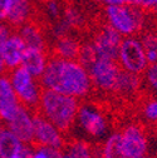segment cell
<instances>
[{"label": "cell", "mask_w": 157, "mask_h": 158, "mask_svg": "<svg viewBox=\"0 0 157 158\" xmlns=\"http://www.w3.org/2000/svg\"><path fill=\"white\" fill-rule=\"evenodd\" d=\"M45 11L52 19H58L62 15V6L58 0H48L45 3Z\"/></svg>", "instance_id": "83f0119b"}, {"label": "cell", "mask_w": 157, "mask_h": 158, "mask_svg": "<svg viewBox=\"0 0 157 158\" xmlns=\"http://www.w3.org/2000/svg\"><path fill=\"white\" fill-rule=\"evenodd\" d=\"M10 5H11V0H0V22H5Z\"/></svg>", "instance_id": "4dcf8cb0"}, {"label": "cell", "mask_w": 157, "mask_h": 158, "mask_svg": "<svg viewBox=\"0 0 157 158\" xmlns=\"http://www.w3.org/2000/svg\"><path fill=\"white\" fill-rule=\"evenodd\" d=\"M11 27L5 23V22H0V74L5 73L6 70V67L4 64V60H3V56H2V49H3V45L5 43V40L8 39V36L11 34Z\"/></svg>", "instance_id": "484cf974"}, {"label": "cell", "mask_w": 157, "mask_h": 158, "mask_svg": "<svg viewBox=\"0 0 157 158\" xmlns=\"http://www.w3.org/2000/svg\"><path fill=\"white\" fill-rule=\"evenodd\" d=\"M75 123L91 139L102 141L108 134L109 122L106 114L93 104H79Z\"/></svg>", "instance_id": "8992f818"}, {"label": "cell", "mask_w": 157, "mask_h": 158, "mask_svg": "<svg viewBox=\"0 0 157 158\" xmlns=\"http://www.w3.org/2000/svg\"><path fill=\"white\" fill-rule=\"evenodd\" d=\"M91 2H94V3H100V0H91Z\"/></svg>", "instance_id": "1f68e13d"}, {"label": "cell", "mask_w": 157, "mask_h": 158, "mask_svg": "<svg viewBox=\"0 0 157 158\" xmlns=\"http://www.w3.org/2000/svg\"><path fill=\"white\" fill-rule=\"evenodd\" d=\"M142 115L151 123H157V98H151L142 106Z\"/></svg>", "instance_id": "d4e9b609"}, {"label": "cell", "mask_w": 157, "mask_h": 158, "mask_svg": "<svg viewBox=\"0 0 157 158\" xmlns=\"http://www.w3.org/2000/svg\"><path fill=\"white\" fill-rule=\"evenodd\" d=\"M62 152H63V157H68V158H88L95 154L91 144L82 139H75L69 143L66 142Z\"/></svg>", "instance_id": "ffe728a7"}, {"label": "cell", "mask_w": 157, "mask_h": 158, "mask_svg": "<svg viewBox=\"0 0 157 158\" xmlns=\"http://www.w3.org/2000/svg\"><path fill=\"white\" fill-rule=\"evenodd\" d=\"M8 77L20 103L33 110L36 109L43 92V87L39 83V79L20 65L10 69Z\"/></svg>", "instance_id": "277c9868"}, {"label": "cell", "mask_w": 157, "mask_h": 158, "mask_svg": "<svg viewBox=\"0 0 157 158\" xmlns=\"http://www.w3.org/2000/svg\"><path fill=\"white\" fill-rule=\"evenodd\" d=\"M25 49H27V45L22 39V36L19 35V33L11 31V34L8 36L2 49V56L6 69L10 70L20 65Z\"/></svg>", "instance_id": "5bb4252c"}, {"label": "cell", "mask_w": 157, "mask_h": 158, "mask_svg": "<svg viewBox=\"0 0 157 158\" xmlns=\"http://www.w3.org/2000/svg\"><path fill=\"white\" fill-rule=\"evenodd\" d=\"M104 16L107 24L122 36L138 34L145 23V10L134 4L106 5Z\"/></svg>", "instance_id": "3957f363"}, {"label": "cell", "mask_w": 157, "mask_h": 158, "mask_svg": "<svg viewBox=\"0 0 157 158\" xmlns=\"http://www.w3.org/2000/svg\"><path fill=\"white\" fill-rule=\"evenodd\" d=\"M97 58H98V55H97V52H95L92 42L86 43V44H81V49H79V53H78L77 60L84 68H88Z\"/></svg>", "instance_id": "7402d4cb"}, {"label": "cell", "mask_w": 157, "mask_h": 158, "mask_svg": "<svg viewBox=\"0 0 157 158\" xmlns=\"http://www.w3.org/2000/svg\"><path fill=\"white\" fill-rule=\"evenodd\" d=\"M140 85H141V75L121 69L113 92L122 97H128V95H133L138 90Z\"/></svg>", "instance_id": "ac0fdd59"}, {"label": "cell", "mask_w": 157, "mask_h": 158, "mask_svg": "<svg viewBox=\"0 0 157 158\" xmlns=\"http://www.w3.org/2000/svg\"><path fill=\"white\" fill-rule=\"evenodd\" d=\"M18 33L24 40L27 48H35L47 50V39L40 27L32 23L30 20L18 28Z\"/></svg>", "instance_id": "e0dca14e"}, {"label": "cell", "mask_w": 157, "mask_h": 158, "mask_svg": "<svg viewBox=\"0 0 157 158\" xmlns=\"http://www.w3.org/2000/svg\"><path fill=\"white\" fill-rule=\"evenodd\" d=\"M62 20L66 23V25L72 29V28H75L78 25H81L83 23V18H82V14L78 11L77 9H73V8H68L64 10L63 13V18Z\"/></svg>", "instance_id": "cb8c5ba5"}, {"label": "cell", "mask_w": 157, "mask_h": 158, "mask_svg": "<svg viewBox=\"0 0 157 158\" xmlns=\"http://www.w3.org/2000/svg\"><path fill=\"white\" fill-rule=\"evenodd\" d=\"M121 158H142L148 154V138L140 124H128L121 132Z\"/></svg>", "instance_id": "ba28073f"}, {"label": "cell", "mask_w": 157, "mask_h": 158, "mask_svg": "<svg viewBox=\"0 0 157 158\" xmlns=\"http://www.w3.org/2000/svg\"><path fill=\"white\" fill-rule=\"evenodd\" d=\"M49 60V55L47 50L42 49H35V48H27L25 53L23 55L20 67L25 68L32 75L39 79L44 72L47 64Z\"/></svg>", "instance_id": "9a60e30c"}, {"label": "cell", "mask_w": 157, "mask_h": 158, "mask_svg": "<svg viewBox=\"0 0 157 158\" xmlns=\"http://www.w3.org/2000/svg\"><path fill=\"white\" fill-rule=\"evenodd\" d=\"M136 5L147 11H157V0H137Z\"/></svg>", "instance_id": "f546056e"}, {"label": "cell", "mask_w": 157, "mask_h": 158, "mask_svg": "<svg viewBox=\"0 0 157 158\" xmlns=\"http://www.w3.org/2000/svg\"><path fill=\"white\" fill-rule=\"evenodd\" d=\"M20 141L24 143L34 142V113L33 109L20 106L13 117V119L5 124Z\"/></svg>", "instance_id": "7c38bea8"}, {"label": "cell", "mask_w": 157, "mask_h": 158, "mask_svg": "<svg viewBox=\"0 0 157 158\" xmlns=\"http://www.w3.org/2000/svg\"><path fill=\"white\" fill-rule=\"evenodd\" d=\"M33 143L63 149L66 144L64 133L58 129L52 122H49L42 114L34 113V142Z\"/></svg>", "instance_id": "30bf717a"}, {"label": "cell", "mask_w": 157, "mask_h": 158, "mask_svg": "<svg viewBox=\"0 0 157 158\" xmlns=\"http://www.w3.org/2000/svg\"><path fill=\"white\" fill-rule=\"evenodd\" d=\"M122 35L111 28L108 24L102 25L93 36L92 44L97 52L98 58H106L117 60L118 49L122 42Z\"/></svg>", "instance_id": "9c48e42d"}, {"label": "cell", "mask_w": 157, "mask_h": 158, "mask_svg": "<svg viewBox=\"0 0 157 158\" xmlns=\"http://www.w3.org/2000/svg\"><path fill=\"white\" fill-rule=\"evenodd\" d=\"M145 79L150 88L157 92V64H150L145 70Z\"/></svg>", "instance_id": "4316f807"}, {"label": "cell", "mask_w": 157, "mask_h": 158, "mask_svg": "<svg viewBox=\"0 0 157 158\" xmlns=\"http://www.w3.org/2000/svg\"><path fill=\"white\" fill-rule=\"evenodd\" d=\"M81 49V43L75 38L64 34L57 38L54 44V55L64 59H77Z\"/></svg>", "instance_id": "d6986e66"}, {"label": "cell", "mask_w": 157, "mask_h": 158, "mask_svg": "<svg viewBox=\"0 0 157 158\" xmlns=\"http://www.w3.org/2000/svg\"><path fill=\"white\" fill-rule=\"evenodd\" d=\"M117 63L121 69L133 73V74H143L148 67L146 53L143 44L140 38L136 35L123 36L117 55Z\"/></svg>", "instance_id": "5b68a950"}, {"label": "cell", "mask_w": 157, "mask_h": 158, "mask_svg": "<svg viewBox=\"0 0 157 158\" xmlns=\"http://www.w3.org/2000/svg\"><path fill=\"white\" fill-rule=\"evenodd\" d=\"M32 14V0H11V5L5 19V23H8L11 28H19L30 20Z\"/></svg>", "instance_id": "2e32d148"}, {"label": "cell", "mask_w": 157, "mask_h": 158, "mask_svg": "<svg viewBox=\"0 0 157 158\" xmlns=\"http://www.w3.org/2000/svg\"><path fill=\"white\" fill-rule=\"evenodd\" d=\"M43 89L54 90L82 99L89 95L93 84L89 73L77 59H64L58 55L49 56L48 64L39 77Z\"/></svg>", "instance_id": "6da1fadb"}, {"label": "cell", "mask_w": 157, "mask_h": 158, "mask_svg": "<svg viewBox=\"0 0 157 158\" xmlns=\"http://www.w3.org/2000/svg\"><path fill=\"white\" fill-rule=\"evenodd\" d=\"M87 70L95 89L101 92H113L121 72V67L117 60L97 58L87 68Z\"/></svg>", "instance_id": "52a82bcc"}, {"label": "cell", "mask_w": 157, "mask_h": 158, "mask_svg": "<svg viewBox=\"0 0 157 158\" xmlns=\"http://www.w3.org/2000/svg\"><path fill=\"white\" fill-rule=\"evenodd\" d=\"M20 101L13 89L10 79L6 74H0V122L6 124L16 114Z\"/></svg>", "instance_id": "4fadbf2b"}, {"label": "cell", "mask_w": 157, "mask_h": 158, "mask_svg": "<svg viewBox=\"0 0 157 158\" xmlns=\"http://www.w3.org/2000/svg\"><path fill=\"white\" fill-rule=\"evenodd\" d=\"M100 156L106 158H121V134L120 132L107 134L100 149Z\"/></svg>", "instance_id": "44dd1931"}, {"label": "cell", "mask_w": 157, "mask_h": 158, "mask_svg": "<svg viewBox=\"0 0 157 158\" xmlns=\"http://www.w3.org/2000/svg\"><path fill=\"white\" fill-rule=\"evenodd\" d=\"M141 42L143 44L145 50H155L157 52V34L155 33H147L142 36Z\"/></svg>", "instance_id": "f1b7e54d"}, {"label": "cell", "mask_w": 157, "mask_h": 158, "mask_svg": "<svg viewBox=\"0 0 157 158\" xmlns=\"http://www.w3.org/2000/svg\"><path fill=\"white\" fill-rule=\"evenodd\" d=\"M63 157L62 149H58L49 146L35 144L33 143V154L32 158H59Z\"/></svg>", "instance_id": "603a6c76"}, {"label": "cell", "mask_w": 157, "mask_h": 158, "mask_svg": "<svg viewBox=\"0 0 157 158\" xmlns=\"http://www.w3.org/2000/svg\"><path fill=\"white\" fill-rule=\"evenodd\" d=\"M78 108H79L78 98L43 89L36 109H39V114L47 118L59 131L67 133L75 124Z\"/></svg>", "instance_id": "7a4b0ae2"}, {"label": "cell", "mask_w": 157, "mask_h": 158, "mask_svg": "<svg viewBox=\"0 0 157 158\" xmlns=\"http://www.w3.org/2000/svg\"><path fill=\"white\" fill-rule=\"evenodd\" d=\"M33 143H24L5 126L0 127V157L32 158Z\"/></svg>", "instance_id": "8fae6325"}]
</instances>
